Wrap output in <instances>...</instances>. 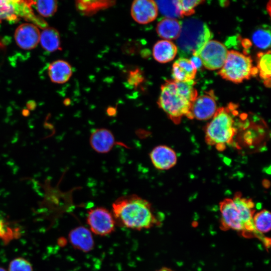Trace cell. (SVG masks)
Segmentation results:
<instances>
[{"label":"cell","mask_w":271,"mask_h":271,"mask_svg":"<svg viewBox=\"0 0 271 271\" xmlns=\"http://www.w3.org/2000/svg\"><path fill=\"white\" fill-rule=\"evenodd\" d=\"M204 1L198 0H179V4L183 16H190L195 12L194 8Z\"/></svg>","instance_id":"obj_27"},{"label":"cell","mask_w":271,"mask_h":271,"mask_svg":"<svg viewBox=\"0 0 271 271\" xmlns=\"http://www.w3.org/2000/svg\"><path fill=\"white\" fill-rule=\"evenodd\" d=\"M153 166L160 170H167L177 163V157L175 151L166 145L155 147L150 153Z\"/></svg>","instance_id":"obj_13"},{"label":"cell","mask_w":271,"mask_h":271,"mask_svg":"<svg viewBox=\"0 0 271 271\" xmlns=\"http://www.w3.org/2000/svg\"><path fill=\"white\" fill-rule=\"evenodd\" d=\"M253 223L255 231L259 235L268 232L271 227V214L269 211L263 209L254 214Z\"/></svg>","instance_id":"obj_22"},{"label":"cell","mask_w":271,"mask_h":271,"mask_svg":"<svg viewBox=\"0 0 271 271\" xmlns=\"http://www.w3.org/2000/svg\"><path fill=\"white\" fill-rule=\"evenodd\" d=\"M158 10L166 18L175 19L183 17L180 8L179 1H155Z\"/></svg>","instance_id":"obj_23"},{"label":"cell","mask_w":271,"mask_h":271,"mask_svg":"<svg viewBox=\"0 0 271 271\" xmlns=\"http://www.w3.org/2000/svg\"><path fill=\"white\" fill-rule=\"evenodd\" d=\"M255 204L250 198L237 192L232 198H226L219 203L220 228L223 231H236L243 237L257 236L253 223Z\"/></svg>","instance_id":"obj_2"},{"label":"cell","mask_w":271,"mask_h":271,"mask_svg":"<svg viewBox=\"0 0 271 271\" xmlns=\"http://www.w3.org/2000/svg\"><path fill=\"white\" fill-rule=\"evenodd\" d=\"M270 31L267 26H262L256 29L252 35L254 45L260 49H265L270 47Z\"/></svg>","instance_id":"obj_24"},{"label":"cell","mask_w":271,"mask_h":271,"mask_svg":"<svg viewBox=\"0 0 271 271\" xmlns=\"http://www.w3.org/2000/svg\"><path fill=\"white\" fill-rule=\"evenodd\" d=\"M112 212L116 224L129 229L141 230L161 225L151 204L136 194L118 198L112 204Z\"/></svg>","instance_id":"obj_1"},{"label":"cell","mask_w":271,"mask_h":271,"mask_svg":"<svg viewBox=\"0 0 271 271\" xmlns=\"http://www.w3.org/2000/svg\"><path fill=\"white\" fill-rule=\"evenodd\" d=\"M195 82L167 80L161 87L157 101L159 107L175 124H179L183 116L189 112L191 105L198 96Z\"/></svg>","instance_id":"obj_3"},{"label":"cell","mask_w":271,"mask_h":271,"mask_svg":"<svg viewBox=\"0 0 271 271\" xmlns=\"http://www.w3.org/2000/svg\"><path fill=\"white\" fill-rule=\"evenodd\" d=\"M197 70L189 59L180 57L173 65L172 74L173 80L179 82L193 80Z\"/></svg>","instance_id":"obj_16"},{"label":"cell","mask_w":271,"mask_h":271,"mask_svg":"<svg viewBox=\"0 0 271 271\" xmlns=\"http://www.w3.org/2000/svg\"><path fill=\"white\" fill-rule=\"evenodd\" d=\"M177 52L176 45L171 41L166 40L158 41L153 48L154 58L161 63H165L173 60Z\"/></svg>","instance_id":"obj_18"},{"label":"cell","mask_w":271,"mask_h":271,"mask_svg":"<svg viewBox=\"0 0 271 271\" xmlns=\"http://www.w3.org/2000/svg\"><path fill=\"white\" fill-rule=\"evenodd\" d=\"M40 32L38 27L32 23H25L16 29L14 38L17 45L24 50H31L39 43Z\"/></svg>","instance_id":"obj_11"},{"label":"cell","mask_w":271,"mask_h":271,"mask_svg":"<svg viewBox=\"0 0 271 271\" xmlns=\"http://www.w3.org/2000/svg\"><path fill=\"white\" fill-rule=\"evenodd\" d=\"M190 60L195 66L197 69L200 68L202 65L201 60L197 56L192 55Z\"/></svg>","instance_id":"obj_29"},{"label":"cell","mask_w":271,"mask_h":271,"mask_svg":"<svg viewBox=\"0 0 271 271\" xmlns=\"http://www.w3.org/2000/svg\"><path fill=\"white\" fill-rule=\"evenodd\" d=\"M156 271H175L171 268L168 267H162L159 269L156 270Z\"/></svg>","instance_id":"obj_30"},{"label":"cell","mask_w":271,"mask_h":271,"mask_svg":"<svg viewBox=\"0 0 271 271\" xmlns=\"http://www.w3.org/2000/svg\"><path fill=\"white\" fill-rule=\"evenodd\" d=\"M271 55L269 50L265 53L257 54V69L259 75L263 81L264 84L267 87L270 86Z\"/></svg>","instance_id":"obj_21"},{"label":"cell","mask_w":271,"mask_h":271,"mask_svg":"<svg viewBox=\"0 0 271 271\" xmlns=\"http://www.w3.org/2000/svg\"><path fill=\"white\" fill-rule=\"evenodd\" d=\"M68 239L75 249L83 252H88L94 247L92 232L84 226H77L71 230L68 234Z\"/></svg>","instance_id":"obj_15"},{"label":"cell","mask_w":271,"mask_h":271,"mask_svg":"<svg viewBox=\"0 0 271 271\" xmlns=\"http://www.w3.org/2000/svg\"><path fill=\"white\" fill-rule=\"evenodd\" d=\"M181 24L177 19L165 18L158 23L156 32L164 40H176L181 32Z\"/></svg>","instance_id":"obj_19"},{"label":"cell","mask_w":271,"mask_h":271,"mask_svg":"<svg viewBox=\"0 0 271 271\" xmlns=\"http://www.w3.org/2000/svg\"><path fill=\"white\" fill-rule=\"evenodd\" d=\"M32 1H0V21L17 20L20 17L32 18Z\"/></svg>","instance_id":"obj_10"},{"label":"cell","mask_w":271,"mask_h":271,"mask_svg":"<svg viewBox=\"0 0 271 271\" xmlns=\"http://www.w3.org/2000/svg\"><path fill=\"white\" fill-rule=\"evenodd\" d=\"M212 37V33L203 22L194 18L185 20L181 24V32L176 39L180 56L183 58L192 56Z\"/></svg>","instance_id":"obj_4"},{"label":"cell","mask_w":271,"mask_h":271,"mask_svg":"<svg viewBox=\"0 0 271 271\" xmlns=\"http://www.w3.org/2000/svg\"><path fill=\"white\" fill-rule=\"evenodd\" d=\"M89 142L91 147L101 154L110 152L116 143L112 132L105 128L94 129L91 133Z\"/></svg>","instance_id":"obj_14"},{"label":"cell","mask_w":271,"mask_h":271,"mask_svg":"<svg viewBox=\"0 0 271 271\" xmlns=\"http://www.w3.org/2000/svg\"><path fill=\"white\" fill-rule=\"evenodd\" d=\"M86 221L90 231L99 236H106L114 232L116 222L108 210L97 207L88 211Z\"/></svg>","instance_id":"obj_8"},{"label":"cell","mask_w":271,"mask_h":271,"mask_svg":"<svg viewBox=\"0 0 271 271\" xmlns=\"http://www.w3.org/2000/svg\"><path fill=\"white\" fill-rule=\"evenodd\" d=\"M32 5L35 6L37 11L41 16L46 18L52 16L58 8V2L55 0L32 1Z\"/></svg>","instance_id":"obj_25"},{"label":"cell","mask_w":271,"mask_h":271,"mask_svg":"<svg viewBox=\"0 0 271 271\" xmlns=\"http://www.w3.org/2000/svg\"><path fill=\"white\" fill-rule=\"evenodd\" d=\"M0 271H7L5 268L0 266Z\"/></svg>","instance_id":"obj_31"},{"label":"cell","mask_w":271,"mask_h":271,"mask_svg":"<svg viewBox=\"0 0 271 271\" xmlns=\"http://www.w3.org/2000/svg\"><path fill=\"white\" fill-rule=\"evenodd\" d=\"M39 43L42 47L49 52H53L61 48L59 33L53 27H47L40 32Z\"/></svg>","instance_id":"obj_20"},{"label":"cell","mask_w":271,"mask_h":271,"mask_svg":"<svg viewBox=\"0 0 271 271\" xmlns=\"http://www.w3.org/2000/svg\"><path fill=\"white\" fill-rule=\"evenodd\" d=\"M258 72L250 57L235 50L228 51L225 63L218 74L223 79L235 83L248 80Z\"/></svg>","instance_id":"obj_6"},{"label":"cell","mask_w":271,"mask_h":271,"mask_svg":"<svg viewBox=\"0 0 271 271\" xmlns=\"http://www.w3.org/2000/svg\"><path fill=\"white\" fill-rule=\"evenodd\" d=\"M8 271H33L32 264L25 258L16 257L9 264Z\"/></svg>","instance_id":"obj_26"},{"label":"cell","mask_w":271,"mask_h":271,"mask_svg":"<svg viewBox=\"0 0 271 271\" xmlns=\"http://www.w3.org/2000/svg\"><path fill=\"white\" fill-rule=\"evenodd\" d=\"M158 8L152 0H136L131 4L130 14L139 24H148L154 21L158 15Z\"/></svg>","instance_id":"obj_12"},{"label":"cell","mask_w":271,"mask_h":271,"mask_svg":"<svg viewBox=\"0 0 271 271\" xmlns=\"http://www.w3.org/2000/svg\"><path fill=\"white\" fill-rule=\"evenodd\" d=\"M217 109L215 95L210 90L196 98L186 117L200 120H208L212 118Z\"/></svg>","instance_id":"obj_9"},{"label":"cell","mask_w":271,"mask_h":271,"mask_svg":"<svg viewBox=\"0 0 271 271\" xmlns=\"http://www.w3.org/2000/svg\"><path fill=\"white\" fill-rule=\"evenodd\" d=\"M232 114L228 108H217L205 128V140L208 145L215 146L218 150H223L226 145L232 143L236 133Z\"/></svg>","instance_id":"obj_5"},{"label":"cell","mask_w":271,"mask_h":271,"mask_svg":"<svg viewBox=\"0 0 271 271\" xmlns=\"http://www.w3.org/2000/svg\"><path fill=\"white\" fill-rule=\"evenodd\" d=\"M127 82L131 86H138L144 81L143 72L140 69H136L129 72L127 78Z\"/></svg>","instance_id":"obj_28"},{"label":"cell","mask_w":271,"mask_h":271,"mask_svg":"<svg viewBox=\"0 0 271 271\" xmlns=\"http://www.w3.org/2000/svg\"><path fill=\"white\" fill-rule=\"evenodd\" d=\"M48 73L51 81L55 83L67 82L72 75V69L70 64L63 60H57L50 64Z\"/></svg>","instance_id":"obj_17"},{"label":"cell","mask_w":271,"mask_h":271,"mask_svg":"<svg viewBox=\"0 0 271 271\" xmlns=\"http://www.w3.org/2000/svg\"><path fill=\"white\" fill-rule=\"evenodd\" d=\"M227 53L228 51L222 43L210 40L193 55L197 56L206 69L216 70L222 67Z\"/></svg>","instance_id":"obj_7"}]
</instances>
